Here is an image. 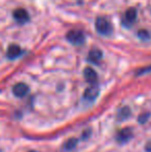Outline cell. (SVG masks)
Wrapping results in <instances>:
<instances>
[{
	"instance_id": "1",
	"label": "cell",
	"mask_w": 151,
	"mask_h": 152,
	"mask_svg": "<svg viewBox=\"0 0 151 152\" xmlns=\"http://www.w3.org/2000/svg\"><path fill=\"white\" fill-rule=\"evenodd\" d=\"M95 29L101 35H111L112 32H113V27H112V24L107 20L106 18H103V17H99V18L96 19L95 21Z\"/></svg>"
},
{
	"instance_id": "2",
	"label": "cell",
	"mask_w": 151,
	"mask_h": 152,
	"mask_svg": "<svg viewBox=\"0 0 151 152\" xmlns=\"http://www.w3.org/2000/svg\"><path fill=\"white\" fill-rule=\"evenodd\" d=\"M66 39L74 46H81L85 42V35L80 30H71L67 32Z\"/></svg>"
},
{
	"instance_id": "3",
	"label": "cell",
	"mask_w": 151,
	"mask_h": 152,
	"mask_svg": "<svg viewBox=\"0 0 151 152\" xmlns=\"http://www.w3.org/2000/svg\"><path fill=\"white\" fill-rule=\"evenodd\" d=\"M137 20V10L136 8H128L124 14V18L122 20V24L125 27H131Z\"/></svg>"
},
{
	"instance_id": "4",
	"label": "cell",
	"mask_w": 151,
	"mask_h": 152,
	"mask_svg": "<svg viewBox=\"0 0 151 152\" xmlns=\"http://www.w3.org/2000/svg\"><path fill=\"white\" fill-rule=\"evenodd\" d=\"M98 94L99 88L97 84H91L84 92V99L88 100V102H92L98 96Z\"/></svg>"
},
{
	"instance_id": "5",
	"label": "cell",
	"mask_w": 151,
	"mask_h": 152,
	"mask_svg": "<svg viewBox=\"0 0 151 152\" xmlns=\"http://www.w3.org/2000/svg\"><path fill=\"white\" fill-rule=\"evenodd\" d=\"M12 17L20 24H25V23H27L29 21V14L24 8H18V10H16L14 12V14H12Z\"/></svg>"
},
{
	"instance_id": "6",
	"label": "cell",
	"mask_w": 151,
	"mask_h": 152,
	"mask_svg": "<svg viewBox=\"0 0 151 152\" xmlns=\"http://www.w3.org/2000/svg\"><path fill=\"white\" fill-rule=\"evenodd\" d=\"M29 91V87L25 83H18L12 87V93L17 97H23Z\"/></svg>"
},
{
	"instance_id": "7",
	"label": "cell",
	"mask_w": 151,
	"mask_h": 152,
	"mask_svg": "<svg viewBox=\"0 0 151 152\" xmlns=\"http://www.w3.org/2000/svg\"><path fill=\"white\" fill-rule=\"evenodd\" d=\"M21 54H22V49L18 45H10L6 51V57L10 60L18 58Z\"/></svg>"
},
{
	"instance_id": "8",
	"label": "cell",
	"mask_w": 151,
	"mask_h": 152,
	"mask_svg": "<svg viewBox=\"0 0 151 152\" xmlns=\"http://www.w3.org/2000/svg\"><path fill=\"white\" fill-rule=\"evenodd\" d=\"M84 78L89 84H96L97 83V74L93 68L86 67L84 69Z\"/></svg>"
},
{
	"instance_id": "9",
	"label": "cell",
	"mask_w": 151,
	"mask_h": 152,
	"mask_svg": "<svg viewBox=\"0 0 151 152\" xmlns=\"http://www.w3.org/2000/svg\"><path fill=\"white\" fill-rule=\"evenodd\" d=\"M131 137H133V130L128 127L123 128V129H121L120 132L117 134V141L120 143H124V142H127Z\"/></svg>"
},
{
	"instance_id": "10",
	"label": "cell",
	"mask_w": 151,
	"mask_h": 152,
	"mask_svg": "<svg viewBox=\"0 0 151 152\" xmlns=\"http://www.w3.org/2000/svg\"><path fill=\"white\" fill-rule=\"evenodd\" d=\"M101 58H103V53L98 49H93L88 54V60L94 64L98 63L101 60Z\"/></svg>"
},
{
	"instance_id": "11",
	"label": "cell",
	"mask_w": 151,
	"mask_h": 152,
	"mask_svg": "<svg viewBox=\"0 0 151 152\" xmlns=\"http://www.w3.org/2000/svg\"><path fill=\"white\" fill-rule=\"evenodd\" d=\"M131 116V109L128 107H123L120 110L118 111V114H117V119L120 121L125 120L128 117Z\"/></svg>"
},
{
	"instance_id": "12",
	"label": "cell",
	"mask_w": 151,
	"mask_h": 152,
	"mask_svg": "<svg viewBox=\"0 0 151 152\" xmlns=\"http://www.w3.org/2000/svg\"><path fill=\"white\" fill-rule=\"evenodd\" d=\"M77 144H78V139L71 138L64 143V145H63V149L66 150V151H71L76 148Z\"/></svg>"
},
{
	"instance_id": "13",
	"label": "cell",
	"mask_w": 151,
	"mask_h": 152,
	"mask_svg": "<svg viewBox=\"0 0 151 152\" xmlns=\"http://www.w3.org/2000/svg\"><path fill=\"white\" fill-rule=\"evenodd\" d=\"M138 36L141 40H148L150 38V33L145 29H141V30L138 31Z\"/></svg>"
},
{
	"instance_id": "14",
	"label": "cell",
	"mask_w": 151,
	"mask_h": 152,
	"mask_svg": "<svg viewBox=\"0 0 151 152\" xmlns=\"http://www.w3.org/2000/svg\"><path fill=\"white\" fill-rule=\"evenodd\" d=\"M151 72V66H148L147 68H142V69H140L139 72H137V75H143V74H146V72Z\"/></svg>"
},
{
	"instance_id": "15",
	"label": "cell",
	"mask_w": 151,
	"mask_h": 152,
	"mask_svg": "<svg viewBox=\"0 0 151 152\" xmlns=\"http://www.w3.org/2000/svg\"><path fill=\"white\" fill-rule=\"evenodd\" d=\"M30 152H36V151H30Z\"/></svg>"
}]
</instances>
